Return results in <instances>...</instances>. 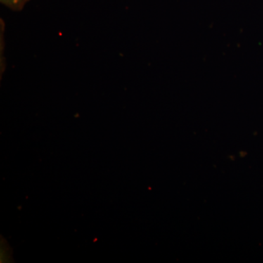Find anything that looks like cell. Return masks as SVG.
<instances>
[{
  "instance_id": "6da1fadb",
  "label": "cell",
  "mask_w": 263,
  "mask_h": 263,
  "mask_svg": "<svg viewBox=\"0 0 263 263\" xmlns=\"http://www.w3.org/2000/svg\"><path fill=\"white\" fill-rule=\"evenodd\" d=\"M29 0H0L2 4L14 11H21Z\"/></svg>"
}]
</instances>
